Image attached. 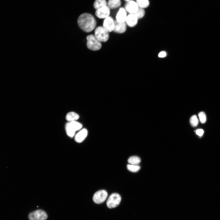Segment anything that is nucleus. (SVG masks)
<instances>
[{
    "label": "nucleus",
    "instance_id": "4468645a",
    "mask_svg": "<svg viewBox=\"0 0 220 220\" xmlns=\"http://www.w3.org/2000/svg\"><path fill=\"white\" fill-rule=\"evenodd\" d=\"M88 135L87 130L84 128L79 132L75 136V140L78 143L83 142L87 137Z\"/></svg>",
    "mask_w": 220,
    "mask_h": 220
},
{
    "label": "nucleus",
    "instance_id": "412c9836",
    "mask_svg": "<svg viewBox=\"0 0 220 220\" xmlns=\"http://www.w3.org/2000/svg\"><path fill=\"white\" fill-rule=\"evenodd\" d=\"M145 12L144 9L139 8L137 12L135 15L138 19L143 18L145 15Z\"/></svg>",
    "mask_w": 220,
    "mask_h": 220
},
{
    "label": "nucleus",
    "instance_id": "9b49d317",
    "mask_svg": "<svg viewBox=\"0 0 220 220\" xmlns=\"http://www.w3.org/2000/svg\"><path fill=\"white\" fill-rule=\"evenodd\" d=\"M126 30V25L125 22L119 23L117 20L114 21V32L118 34H122L124 33Z\"/></svg>",
    "mask_w": 220,
    "mask_h": 220
},
{
    "label": "nucleus",
    "instance_id": "39448f33",
    "mask_svg": "<svg viewBox=\"0 0 220 220\" xmlns=\"http://www.w3.org/2000/svg\"><path fill=\"white\" fill-rule=\"evenodd\" d=\"M121 197L118 193H114L109 197L106 202L107 206L110 208L116 207L120 204Z\"/></svg>",
    "mask_w": 220,
    "mask_h": 220
},
{
    "label": "nucleus",
    "instance_id": "20e7f679",
    "mask_svg": "<svg viewBox=\"0 0 220 220\" xmlns=\"http://www.w3.org/2000/svg\"><path fill=\"white\" fill-rule=\"evenodd\" d=\"M95 36L100 42H106L109 38V33L103 27L101 26L96 29Z\"/></svg>",
    "mask_w": 220,
    "mask_h": 220
},
{
    "label": "nucleus",
    "instance_id": "393cba45",
    "mask_svg": "<svg viewBox=\"0 0 220 220\" xmlns=\"http://www.w3.org/2000/svg\"><path fill=\"white\" fill-rule=\"evenodd\" d=\"M166 56V53L164 52H160L158 55V57L160 58H163L165 57Z\"/></svg>",
    "mask_w": 220,
    "mask_h": 220
},
{
    "label": "nucleus",
    "instance_id": "6e6552de",
    "mask_svg": "<svg viewBox=\"0 0 220 220\" xmlns=\"http://www.w3.org/2000/svg\"><path fill=\"white\" fill-rule=\"evenodd\" d=\"M96 16L100 19H105L110 14V9L107 6L97 9L95 13Z\"/></svg>",
    "mask_w": 220,
    "mask_h": 220
},
{
    "label": "nucleus",
    "instance_id": "dca6fc26",
    "mask_svg": "<svg viewBox=\"0 0 220 220\" xmlns=\"http://www.w3.org/2000/svg\"><path fill=\"white\" fill-rule=\"evenodd\" d=\"M79 115L74 112L68 113L66 117V120L69 121H76L79 118Z\"/></svg>",
    "mask_w": 220,
    "mask_h": 220
},
{
    "label": "nucleus",
    "instance_id": "9d476101",
    "mask_svg": "<svg viewBox=\"0 0 220 220\" xmlns=\"http://www.w3.org/2000/svg\"><path fill=\"white\" fill-rule=\"evenodd\" d=\"M103 27L109 33L113 31L114 27V21L113 18L109 16L105 18L103 23Z\"/></svg>",
    "mask_w": 220,
    "mask_h": 220
},
{
    "label": "nucleus",
    "instance_id": "aec40b11",
    "mask_svg": "<svg viewBox=\"0 0 220 220\" xmlns=\"http://www.w3.org/2000/svg\"><path fill=\"white\" fill-rule=\"evenodd\" d=\"M127 167L129 171L133 172H137L140 169V166L137 165L129 164L127 165Z\"/></svg>",
    "mask_w": 220,
    "mask_h": 220
},
{
    "label": "nucleus",
    "instance_id": "f03ea898",
    "mask_svg": "<svg viewBox=\"0 0 220 220\" xmlns=\"http://www.w3.org/2000/svg\"><path fill=\"white\" fill-rule=\"evenodd\" d=\"M82 126V124L76 121L67 123L65 127L67 135L70 137H73L75 135V132L81 129Z\"/></svg>",
    "mask_w": 220,
    "mask_h": 220
},
{
    "label": "nucleus",
    "instance_id": "f257e3e1",
    "mask_svg": "<svg viewBox=\"0 0 220 220\" xmlns=\"http://www.w3.org/2000/svg\"><path fill=\"white\" fill-rule=\"evenodd\" d=\"M78 23L80 29L86 33L92 32L96 25V21L94 17L88 13L81 15L78 19Z\"/></svg>",
    "mask_w": 220,
    "mask_h": 220
},
{
    "label": "nucleus",
    "instance_id": "5701e85b",
    "mask_svg": "<svg viewBox=\"0 0 220 220\" xmlns=\"http://www.w3.org/2000/svg\"><path fill=\"white\" fill-rule=\"evenodd\" d=\"M199 119L200 122L204 124L206 122V117L205 114L204 112H200L199 114Z\"/></svg>",
    "mask_w": 220,
    "mask_h": 220
},
{
    "label": "nucleus",
    "instance_id": "7ed1b4c3",
    "mask_svg": "<svg viewBox=\"0 0 220 220\" xmlns=\"http://www.w3.org/2000/svg\"><path fill=\"white\" fill-rule=\"evenodd\" d=\"M87 46L89 49L93 51H97L102 47V44L95 35H90L87 37Z\"/></svg>",
    "mask_w": 220,
    "mask_h": 220
},
{
    "label": "nucleus",
    "instance_id": "f3484780",
    "mask_svg": "<svg viewBox=\"0 0 220 220\" xmlns=\"http://www.w3.org/2000/svg\"><path fill=\"white\" fill-rule=\"evenodd\" d=\"M107 5L106 0H96L94 4V7L95 9L97 10L107 6Z\"/></svg>",
    "mask_w": 220,
    "mask_h": 220
},
{
    "label": "nucleus",
    "instance_id": "1a4fd4ad",
    "mask_svg": "<svg viewBox=\"0 0 220 220\" xmlns=\"http://www.w3.org/2000/svg\"><path fill=\"white\" fill-rule=\"evenodd\" d=\"M139 8V6L136 2L132 0L127 2L125 5V9L130 14H135Z\"/></svg>",
    "mask_w": 220,
    "mask_h": 220
},
{
    "label": "nucleus",
    "instance_id": "f8f14e48",
    "mask_svg": "<svg viewBox=\"0 0 220 220\" xmlns=\"http://www.w3.org/2000/svg\"><path fill=\"white\" fill-rule=\"evenodd\" d=\"M138 20L135 15L130 14L127 16L126 22L127 24L129 27H133L137 24Z\"/></svg>",
    "mask_w": 220,
    "mask_h": 220
},
{
    "label": "nucleus",
    "instance_id": "4be33fe9",
    "mask_svg": "<svg viewBox=\"0 0 220 220\" xmlns=\"http://www.w3.org/2000/svg\"><path fill=\"white\" fill-rule=\"evenodd\" d=\"M190 122L191 126L193 127L197 126L198 124V120L197 116L194 115L190 119Z\"/></svg>",
    "mask_w": 220,
    "mask_h": 220
},
{
    "label": "nucleus",
    "instance_id": "0eeeda50",
    "mask_svg": "<svg viewBox=\"0 0 220 220\" xmlns=\"http://www.w3.org/2000/svg\"><path fill=\"white\" fill-rule=\"evenodd\" d=\"M108 196L107 191L105 190H100L96 192L94 195L93 200L94 202L97 204L103 203L106 199Z\"/></svg>",
    "mask_w": 220,
    "mask_h": 220
},
{
    "label": "nucleus",
    "instance_id": "a878e982",
    "mask_svg": "<svg viewBox=\"0 0 220 220\" xmlns=\"http://www.w3.org/2000/svg\"><path fill=\"white\" fill-rule=\"evenodd\" d=\"M124 1H125L126 2H129L130 1H131V0H124Z\"/></svg>",
    "mask_w": 220,
    "mask_h": 220
},
{
    "label": "nucleus",
    "instance_id": "423d86ee",
    "mask_svg": "<svg viewBox=\"0 0 220 220\" xmlns=\"http://www.w3.org/2000/svg\"><path fill=\"white\" fill-rule=\"evenodd\" d=\"M28 217L30 220H45L47 219L48 215L45 211L39 210L30 213Z\"/></svg>",
    "mask_w": 220,
    "mask_h": 220
},
{
    "label": "nucleus",
    "instance_id": "a211bd4d",
    "mask_svg": "<svg viewBox=\"0 0 220 220\" xmlns=\"http://www.w3.org/2000/svg\"><path fill=\"white\" fill-rule=\"evenodd\" d=\"M136 2L139 8L143 9L148 8L150 4L149 0H136Z\"/></svg>",
    "mask_w": 220,
    "mask_h": 220
},
{
    "label": "nucleus",
    "instance_id": "b1692460",
    "mask_svg": "<svg viewBox=\"0 0 220 220\" xmlns=\"http://www.w3.org/2000/svg\"><path fill=\"white\" fill-rule=\"evenodd\" d=\"M196 134L200 136H201L204 133V130L202 129H198L196 131Z\"/></svg>",
    "mask_w": 220,
    "mask_h": 220
},
{
    "label": "nucleus",
    "instance_id": "6ab92c4d",
    "mask_svg": "<svg viewBox=\"0 0 220 220\" xmlns=\"http://www.w3.org/2000/svg\"><path fill=\"white\" fill-rule=\"evenodd\" d=\"M141 162V159L138 157L134 156L129 158L128 160V163L131 164L136 165L139 164Z\"/></svg>",
    "mask_w": 220,
    "mask_h": 220
},
{
    "label": "nucleus",
    "instance_id": "2eb2a0df",
    "mask_svg": "<svg viewBox=\"0 0 220 220\" xmlns=\"http://www.w3.org/2000/svg\"><path fill=\"white\" fill-rule=\"evenodd\" d=\"M121 5L120 0H109L108 3V6L111 9L118 8Z\"/></svg>",
    "mask_w": 220,
    "mask_h": 220
},
{
    "label": "nucleus",
    "instance_id": "ddd939ff",
    "mask_svg": "<svg viewBox=\"0 0 220 220\" xmlns=\"http://www.w3.org/2000/svg\"><path fill=\"white\" fill-rule=\"evenodd\" d=\"M126 11L124 8H121L118 12L116 18L117 21L119 23H124L127 18Z\"/></svg>",
    "mask_w": 220,
    "mask_h": 220
}]
</instances>
